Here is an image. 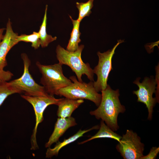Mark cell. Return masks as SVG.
<instances>
[{"label":"cell","instance_id":"6da1fadb","mask_svg":"<svg viewBox=\"0 0 159 159\" xmlns=\"http://www.w3.org/2000/svg\"><path fill=\"white\" fill-rule=\"evenodd\" d=\"M101 92L100 104L97 109L90 111V113L97 119H101L114 131H116L119 128L118 115L125 111V107L121 104L119 98V90H114L107 85L106 88Z\"/></svg>","mask_w":159,"mask_h":159},{"label":"cell","instance_id":"7a4b0ae2","mask_svg":"<svg viewBox=\"0 0 159 159\" xmlns=\"http://www.w3.org/2000/svg\"><path fill=\"white\" fill-rule=\"evenodd\" d=\"M84 47V45L82 44L76 51L72 52L58 45L56 49L57 58L59 63L62 65H67L71 68L75 73L79 82H83L82 77L84 75H85L90 81L94 82L93 69L88 63L83 62L81 58V53Z\"/></svg>","mask_w":159,"mask_h":159},{"label":"cell","instance_id":"3957f363","mask_svg":"<svg viewBox=\"0 0 159 159\" xmlns=\"http://www.w3.org/2000/svg\"><path fill=\"white\" fill-rule=\"evenodd\" d=\"M36 64L42 74L40 83L48 94L58 95L60 89L72 83L71 80L64 75L62 65L59 63L46 65L37 62Z\"/></svg>","mask_w":159,"mask_h":159},{"label":"cell","instance_id":"277c9868","mask_svg":"<svg viewBox=\"0 0 159 159\" xmlns=\"http://www.w3.org/2000/svg\"><path fill=\"white\" fill-rule=\"evenodd\" d=\"M72 82L69 85L60 89L58 95L72 99H86L93 102L98 107L100 104L102 95L95 90L93 82L88 83L79 82L74 76L69 78Z\"/></svg>","mask_w":159,"mask_h":159},{"label":"cell","instance_id":"5b68a950","mask_svg":"<svg viewBox=\"0 0 159 159\" xmlns=\"http://www.w3.org/2000/svg\"><path fill=\"white\" fill-rule=\"evenodd\" d=\"M24 65L22 75L19 78L13 80L9 83L12 85L24 92L25 95L31 96H46L48 95L43 86L36 82L30 74L29 68L30 61L25 53L21 54Z\"/></svg>","mask_w":159,"mask_h":159},{"label":"cell","instance_id":"8992f818","mask_svg":"<svg viewBox=\"0 0 159 159\" xmlns=\"http://www.w3.org/2000/svg\"><path fill=\"white\" fill-rule=\"evenodd\" d=\"M124 42V40H119L112 49L102 53L100 52H97L98 62L93 69L94 73L97 76V81L93 82L94 87L97 92H101L106 88L109 74L113 69L112 60L115 50L120 44Z\"/></svg>","mask_w":159,"mask_h":159},{"label":"cell","instance_id":"52a82bcc","mask_svg":"<svg viewBox=\"0 0 159 159\" xmlns=\"http://www.w3.org/2000/svg\"><path fill=\"white\" fill-rule=\"evenodd\" d=\"M21 97L32 106L35 112L36 123L31 138V149L35 150L38 148L36 135L38 126L43 120L44 112L48 106L51 105H58L62 98L57 99L53 95H49L46 96H31L21 95Z\"/></svg>","mask_w":159,"mask_h":159},{"label":"cell","instance_id":"ba28073f","mask_svg":"<svg viewBox=\"0 0 159 159\" xmlns=\"http://www.w3.org/2000/svg\"><path fill=\"white\" fill-rule=\"evenodd\" d=\"M116 148L124 159H140L143 156L144 145L136 132L127 130Z\"/></svg>","mask_w":159,"mask_h":159},{"label":"cell","instance_id":"9c48e42d","mask_svg":"<svg viewBox=\"0 0 159 159\" xmlns=\"http://www.w3.org/2000/svg\"><path fill=\"white\" fill-rule=\"evenodd\" d=\"M140 77H138L133 82L138 85L139 89L133 91V93L137 96L138 102L146 105L148 112V119L150 120L152 118L153 108L158 102L157 98L153 97V94L156 92L157 82L156 80L153 77H145L141 83L140 82Z\"/></svg>","mask_w":159,"mask_h":159},{"label":"cell","instance_id":"30bf717a","mask_svg":"<svg viewBox=\"0 0 159 159\" xmlns=\"http://www.w3.org/2000/svg\"><path fill=\"white\" fill-rule=\"evenodd\" d=\"M6 31L0 42V69H3L7 65L6 57L9 52L19 43L17 33L13 31L10 19H9L6 25Z\"/></svg>","mask_w":159,"mask_h":159},{"label":"cell","instance_id":"8fae6325","mask_svg":"<svg viewBox=\"0 0 159 159\" xmlns=\"http://www.w3.org/2000/svg\"><path fill=\"white\" fill-rule=\"evenodd\" d=\"M76 125L75 118L71 116L67 118L59 117L55 123L54 131L46 143L45 147L49 148L53 143L58 141L59 138L68 128Z\"/></svg>","mask_w":159,"mask_h":159},{"label":"cell","instance_id":"7c38bea8","mask_svg":"<svg viewBox=\"0 0 159 159\" xmlns=\"http://www.w3.org/2000/svg\"><path fill=\"white\" fill-rule=\"evenodd\" d=\"M84 102L83 99L62 98L57 105V116L61 118L71 117L73 112Z\"/></svg>","mask_w":159,"mask_h":159},{"label":"cell","instance_id":"4fadbf2b","mask_svg":"<svg viewBox=\"0 0 159 159\" xmlns=\"http://www.w3.org/2000/svg\"><path fill=\"white\" fill-rule=\"evenodd\" d=\"M100 126L95 125L89 129L82 130H80L76 134L69 138L64 139L62 142H59L55 146L52 148H49L46 153V157L47 158H50L54 156H57L59 150L63 147L72 143L80 138L85 133L94 129H97L99 128Z\"/></svg>","mask_w":159,"mask_h":159},{"label":"cell","instance_id":"5bb4252c","mask_svg":"<svg viewBox=\"0 0 159 159\" xmlns=\"http://www.w3.org/2000/svg\"><path fill=\"white\" fill-rule=\"evenodd\" d=\"M99 129V131L95 135L85 141L79 143V144H82L94 139L102 138H110L116 140L118 142L120 141L122 136L115 132L102 120L100 122Z\"/></svg>","mask_w":159,"mask_h":159},{"label":"cell","instance_id":"9a60e30c","mask_svg":"<svg viewBox=\"0 0 159 159\" xmlns=\"http://www.w3.org/2000/svg\"><path fill=\"white\" fill-rule=\"evenodd\" d=\"M69 17L72 21L73 28L66 49L69 51L74 52L78 48L79 43L81 42L80 39L81 33L79 30L80 22L77 19L74 20L70 16Z\"/></svg>","mask_w":159,"mask_h":159},{"label":"cell","instance_id":"2e32d148","mask_svg":"<svg viewBox=\"0 0 159 159\" xmlns=\"http://www.w3.org/2000/svg\"><path fill=\"white\" fill-rule=\"evenodd\" d=\"M47 5H46L42 23L38 32L40 39V46L42 48L47 47L50 43L56 40L57 39L56 37H53L51 35L48 34L47 32Z\"/></svg>","mask_w":159,"mask_h":159},{"label":"cell","instance_id":"e0dca14e","mask_svg":"<svg viewBox=\"0 0 159 159\" xmlns=\"http://www.w3.org/2000/svg\"><path fill=\"white\" fill-rule=\"evenodd\" d=\"M22 92L12 85L9 82H4L0 84V106L9 95Z\"/></svg>","mask_w":159,"mask_h":159},{"label":"cell","instance_id":"ac0fdd59","mask_svg":"<svg viewBox=\"0 0 159 159\" xmlns=\"http://www.w3.org/2000/svg\"><path fill=\"white\" fill-rule=\"evenodd\" d=\"M17 40L19 42L23 41L32 43V47L35 49L38 48L40 46V41L38 32H34L30 34H22L18 35Z\"/></svg>","mask_w":159,"mask_h":159},{"label":"cell","instance_id":"d6986e66","mask_svg":"<svg viewBox=\"0 0 159 159\" xmlns=\"http://www.w3.org/2000/svg\"><path fill=\"white\" fill-rule=\"evenodd\" d=\"M94 0H89L85 3H76V7L79 11V16L77 20L81 22L85 17L89 16L92 13L91 9L93 7Z\"/></svg>","mask_w":159,"mask_h":159},{"label":"cell","instance_id":"ffe728a7","mask_svg":"<svg viewBox=\"0 0 159 159\" xmlns=\"http://www.w3.org/2000/svg\"><path fill=\"white\" fill-rule=\"evenodd\" d=\"M13 76V74L9 71L0 69V84L9 80Z\"/></svg>","mask_w":159,"mask_h":159},{"label":"cell","instance_id":"44dd1931","mask_svg":"<svg viewBox=\"0 0 159 159\" xmlns=\"http://www.w3.org/2000/svg\"><path fill=\"white\" fill-rule=\"evenodd\" d=\"M159 152V148L156 147H153L150 150L149 153L147 155H143L140 159H154L157 156Z\"/></svg>","mask_w":159,"mask_h":159},{"label":"cell","instance_id":"7402d4cb","mask_svg":"<svg viewBox=\"0 0 159 159\" xmlns=\"http://www.w3.org/2000/svg\"><path fill=\"white\" fill-rule=\"evenodd\" d=\"M5 29L4 28H0V42L3 38L4 36L3 33Z\"/></svg>","mask_w":159,"mask_h":159}]
</instances>
